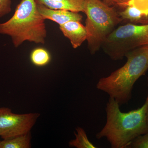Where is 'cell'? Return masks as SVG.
<instances>
[{
	"label": "cell",
	"mask_w": 148,
	"mask_h": 148,
	"mask_svg": "<svg viewBox=\"0 0 148 148\" xmlns=\"http://www.w3.org/2000/svg\"><path fill=\"white\" fill-rule=\"evenodd\" d=\"M148 87V77L147 78ZM148 105V92L145 102L141 108L123 112L114 99L110 98L106 104L107 121L96 134L98 140L106 138L112 148H129L136 138L148 132L146 114Z\"/></svg>",
	"instance_id": "obj_1"
},
{
	"label": "cell",
	"mask_w": 148,
	"mask_h": 148,
	"mask_svg": "<svg viewBox=\"0 0 148 148\" xmlns=\"http://www.w3.org/2000/svg\"><path fill=\"white\" fill-rule=\"evenodd\" d=\"M125 64L108 76L98 80L96 88L106 92L119 104H127L132 98L135 82L148 70V45L136 48L127 52Z\"/></svg>",
	"instance_id": "obj_2"
},
{
	"label": "cell",
	"mask_w": 148,
	"mask_h": 148,
	"mask_svg": "<svg viewBox=\"0 0 148 148\" xmlns=\"http://www.w3.org/2000/svg\"><path fill=\"white\" fill-rule=\"evenodd\" d=\"M45 20L35 0H21L12 16L0 23V34L10 37L16 48L26 41L44 44L47 37Z\"/></svg>",
	"instance_id": "obj_3"
},
{
	"label": "cell",
	"mask_w": 148,
	"mask_h": 148,
	"mask_svg": "<svg viewBox=\"0 0 148 148\" xmlns=\"http://www.w3.org/2000/svg\"><path fill=\"white\" fill-rule=\"evenodd\" d=\"M84 13L88 47L91 54L96 53L105 40L121 21L114 8L101 0H86Z\"/></svg>",
	"instance_id": "obj_4"
},
{
	"label": "cell",
	"mask_w": 148,
	"mask_h": 148,
	"mask_svg": "<svg viewBox=\"0 0 148 148\" xmlns=\"http://www.w3.org/2000/svg\"><path fill=\"white\" fill-rule=\"evenodd\" d=\"M148 45V24L127 23L116 28L102 45L111 59L121 60L130 51Z\"/></svg>",
	"instance_id": "obj_5"
},
{
	"label": "cell",
	"mask_w": 148,
	"mask_h": 148,
	"mask_svg": "<svg viewBox=\"0 0 148 148\" xmlns=\"http://www.w3.org/2000/svg\"><path fill=\"white\" fill-rule=\"evenodd\" d=\"M40 114H17L8 108H0V137L6 140L30 132Z\"/></svg>",
	"instance_id": "obj_6"
},
{
	"label": "cell",
	"mask_w": 148,
	"mask_h": 148,
	"mask_svg": "<svg viewBox=\"0 0 148 148\" xmlns=\"http://www.w3.org/2000/svg\"><path fill=\"white\" fill-rule=\"evenodd\" d=\"M59 29L66 38L70 40L73 47L77 49L87 39L86 28L80 21H71L59 25Z\"/></svg>",
	"instance_id": "obj_7"
},
{
	"label": "cell",
	"mask_w": 148,
	"mask_h": 148,
	"mask_svg": "<svg viewBox=\"0 0 148 148\" xmlns=\"http://www.w3.org/2000/svg\"><path fill=\"white\" fill-rule=\"evenodd\" d=\"M38 11L44 19H49L61 25L71 21H81L83 16L79 12L64 10H56L47 8L37 5Z\"/></svg>",
	"instance_id": "obj_8"
},
{
	"label": "cell",
	"mask_w": 148,
	"mask_h": 148,
	"mask_svg": "<svg viewBox=\"0 0 148 148\" xmlns=\"http://www.w3.org/2000/svg\"><path fill=\"white\" fill-rule=\"evenodd\" d=\"M37 5L51 9L84 12L86 0H35Z\"/></svg>",
	"instance_id": "obj_9"
},
{
	"label": "cell",
	"mask_w": 148,
	"mask_h": 148,
	"mask_svg": "<svg viewBox=\"0 0 148 148\" xmlns=\"http://www.w3.org/2000/svg\"><path fill=\"white\" fill-rule=\"evenodd\" d=\"M122 20L133 24H148L144 15L139 10L132 5H127L119 13Z\"/></svg>",
	"instance_id": "obj_10"
},
{
	"label": "cell",
	"mask_w": 148,
	"mask_h": 148,
	"mask_svg": "<svg viewBox=\"0 0 148 148\" xmlns=\"http://www.w3.org/2000/svg\"><path fill=\"white\" fill-rule=\"evenodd\" d=\"M31 132L24 135L0 141V148H29L31 147Z\"/></svg>",
	"instance_id": "obj_11"
},
{
	"label": "cell",
	"mask_w": 148,
	"mask_h": 148,
	"mask_svg": "<svg viewBox=\"0 0 148 148\" xmlns=\"http://www.w3.org/2000/svg\"><path fill=\"white\" fill-rule=\"evenodd\" d=\"M30 59L33 65L37 67L46 66L51 59L49 51L45 48L39 47L34 49L30 55Z\"/></svg>",
	"instance_id": "obj_12"
},
{
	"label": "cell",
	"mask_w": 148,
	"mask_h": 148,
	"mask_svg": "<svg viewBox=\"0 0 148 148\" xmlns=\"http://www.w3.org/2000/svg\"><path fill=\"white\" fill-rule=\"evenodd\" d=\"M75 138L69 142L70 147L77 148H96L88 138L86 132L82 127H77L74 133Z\"/></svg>",
	"instance_id": "obj_13"
},
{
	"label": "cell",
	"mask_w": 148,
	"mask_h": 148,
	"mask_svg": "<svg viewBox=\"0 0 148 148\" xmlns=\"http://www.w3.org/2000/svg\"><path fill=\"white\" fill-rule=\"evenodd\" d=\"M127 5L133 6L139 10L145 16L148 24V0H131Z\"/></svg>",
	"instance_id": "obj_14"
},
{
	"label": "cell",
	"mask_w": 148,
	"mask_h": 148,
	"mask_svg": "<svg viewBox=\"0 0 148 148\" xmlns=\"http://www.w3.org/2000/svg\"><path fill=\"white\" fill-rule=\"evenodd\" d=\"M129 148H148V132L134 139Z\"/></svg>",
	"instance_id": "obj_15"
},
{
	"label": "cell",
	"mask_w": 148,
	"mask_h": 148,
	"mask_svg": "<svg viewBox=\"0 0 148 148\" xmlns=\"http://www.w3.org/2000/svg\"><path fill=\"white\" fill-rule=\"evenodd\" d=\"M12 0H0V18L7 15L11 11Z\"/></svg>",
	"instance_id": "obj_16"
},
{
	"label": "cell",
	"mask_w": 148,
	"mask_h": 148,
	"mask_svg": "<svg viewBox=\"0 0 148 148\" xmlns=\"http://www.w3.org/2000/svg\"><path fill=\"white\" fill-rule=\"evenodd\" d=\"M106 2L125 8L131 0H105Z\"/></svg>",
	"instance_id": "obj_17"
},
{
	"label": "cell",
	"mask_w": 148,
	"mask_h": 148,
	"mask_svg": "<svg viewBox=\"0 0 148 148\" xmlns=\"http://www.w3.org/2000/svg\"><path fill=\"white\" fill-rule=\"evenodd\" d=\"M146 121H147V123L148 124V105L147 108V112H146Z\"/></svg>",
	"instance_id": "obj_18"
}]
</instances>
